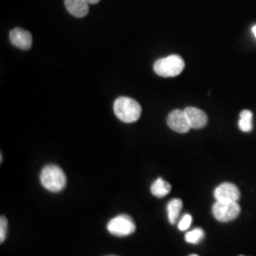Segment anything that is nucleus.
<instances>
[{"label": "nucleus", "mask_w": 256, "mask_h": 256, "mask_svg": "<svg viewBox=\"0 0 256 256\" xmlns=\"http://www.w3.org/2000/svg\"><path fill=\"white\" fill-rule=\"evenodd\" d=\"M241 208L238 202H216L212 206V214L220 222H229L238 218Z\"/></svg>", "instance_id": "4"}, {"label": "nucleus", "mask_w": 256, "mask_h": 256, "mask_svg": "<svg viewBox=\"0 0 256 256\" xmlns=\"http://www.w3.org/2000/svg\"><path fill=\"white\" fill-rule=\"evenodd\" d=\"M252 32H254V36H256V25L252 27Z\"/></svg>", "instance_id": "18"}, {"label": "nucleus", "mask_w": 256, "mask_h": 256, "mask_svg": "<svg viewBox=\"0 0 256 256\" xmlns=\"http://www.w3.org/2000/svg\"><path fill=\"white\" fill-rule=\"evenodd\" d=\"M88 4H97L98 2H100V0H86Z\"/></svg>", "instance_id": "17"}, {"label": "nucleus", "mask_w": 256, "mask_h": 256, "mask_svg": "<svg viewBox=\"0 0 256 256\" xmlns=\"http://www.w3.org/2000/svg\"><path fill=\"white\" fill-rule=\"evenodd\" d=\"M171 190L172 186L170 185V183L165 182L164 180L160 178L155 180V182L151 186V192L156 198H164L171 192Z\"/></svg>", "instance_id": "11"}, {"label": "nucleus", "mask_w": 256, "mask_h": 256, "mask_svg": "<svg viewBox=\"0 0 256 256\" xmlns=\"http://www.w3.org/2000/svg\"><path fill=\"white\" fill-rule=\"evenodd\" d=\"M240 196L241 194L238 186L232 183H222L214 190L216 202H238L240 200Z\"/></svg>", "instance_id": "7"}, {"label": "nucleus", "mask_w": 256, "mask_h": 256, "mask_svg": "<svg viewBox=\"0 0 256 256\" xmlns=\"http://www.w3.org/2000/svg\"></svg>", "instance_id": "20"}, {"label": "nucleus", "mask_w": 256, "mask_h": 256, "mask_svg": "<svg viewBox=\"0 0 256 256\" xmlns=\"http://www.w3.org/2000/svg\"></svg>", "instance_id": "21"}, {"label": "nucleus", "mask_w": 256, "mask_h": 256, "mask_svg": "<svg viewBox=\"0 0 256 256\" xmlns=\"http://www.w3.org/2000/svg\"><path fill=\"white\" fill-rule=\"evenodd\" d=\"M252 112L250 110H243L240 113V120L238 122V126L243 132H250L252 130Z\"/></svg>", "instance_id": "13"}, {"label": "nucleus", "mask_w": 256, "mask_h": 256, "mask_svg": "<svg viewBox=\"0 0 256 256\" xmlns=\"http://www.w3.org/2000/svg\"><path fill=\"white\" fill-rule=\"evenodd\" d=\"M192 223V216L190 214H185L178 223V229L180 230H186L189 229Z\"/></svg>", "instance_id": "16"}, {"label": "nucleus", "mask_w": 256, "mask_h": 256, "mask_svg": "<svg viewBox=\"0 0 256 256\" xmlns=\"http://www.w3.org/2000/svg\"><path fill=\"white\" fill-rule=\"evenodd\" d=\"M115 115L124 122H134L142 115V106L137 101L128 98L120 97L114 102Z\"/></svg>", "instance_id": "2"}, {"label": "nucleus", "mask_w": 256, "mask_h": 256, "mask_svg": "<svg viewBox=\"0 0 256 256\" xmlns=\"http://www.w3.org/2000/svg\"><path fill=\"white\" fill-rule=\"evenodd\" d=\"M182 200L178 198L172 200L168 203L167 212H168V218L171 224H174L178 218L180 210L182 209Z\"/></svg>", "instance_id": "12"}, {"label": "nucleus", "mask_w": 256, "mask_h": 256, "mask_svg": "<svg viewBox=\"0 0 256 256\" xmlns=\"http://www.w3.org/2000/svg\"><path fill=\"white\" fill-rule=\"evenodd\" d=\"M185 62L178 55H170L158 59L154 64L156 74L162 77H174L182 72Z\"/></svg>", "instance_id": "3"}, {"label": "nucleus", "mask_w": 256, "mask_h": 256, "mask_svg": "<svg viewBox=\"0 0 256 256\" xmlns=\"http://www.w3.org/2000/svg\"><path fill=\"white\" fill-rule=\"evenodd\" d=\"M198 256V254H191V256Z\"/></svg>", "instance_id": "19"}, {"label": "nucleus", "mask_w": 256, "mask_h": 256, "mask_svg": "<svg viewBox=\"0 0 256 256\" xmlns=\"http://www.w3.org/2000/svg\"><path fill=\"white\" fill-rule=\"evenodd\" d=\"M10 40L14 46L21 50H30L32 45V37L30 32L16 28L10 32Z\"/></svg>", "instance_id": "8"}, {"label": "nucleus", "mask_w": 256, "mask_h": 256, "mask_svg": "<svg viewBox=\"0 0 256 256\" xmlns=\"http://www.w3.org/2000/svg\"><path fill=\"white\" fill-rule=\"evenodd\" d=\"M204 238V232L200 228H196V229L192 230L191 232H187L185 236V240L188 243L191 244H198V242H200Z\"/></svg>", "instance_id": "14"}, {"label": "nucleus", "mask_w": 256, "mask_h": 256, "mask_svg": "<svg viewBox=\"0 0 256 256\" xmlns=\"http://www.w3.org/2000/svg\"><path fill=\"white\" fill-rule=\"evenodd\" d=\"M7 229H8V221L5 216H2L0 220V243H3L5 241Z\"/></svg>", "instance_id": "15"}, {"label": "nucleus", "mask_w": 256, "mask_h": 256, "mask_svg": "<svg viewBox=\"0 0 256 256\" xmlns=\"http://www.w3.org/2000/svg\"><path fill=\"white\" fill-rule=\"evenodd\" d=\"M108 230L111 234L117 236H126L135 232L136 226L129 216L120 214L110 220L108 225Z\"/></svg>", "instance_id": "5"}, {"label": "nucleus", "mask_w": 256, "mask_h": 256, "mask_svg": "<svg viewBox=\"0 0 256 256\" xmlns=\"http://www.w3.org/2000/svg\"><path fill=\"white\" fill-rule=\"evenodd\" d=\"M41 184L46 190L52 192L62 191L66 184L64 171L57 165H46L40 174Z\"/></svg>", "instance_id": "1"}, {"label": "nucleus", "mask_w": 256, "mask_h": 256, "mask_svg": "<svg viewBox=\"0 0 256 256\" xmlns=\"http://www.w3.org/2000/svg\"><path fill=\"white\" fill-rule=\"evenodd\" d=\"M66 8L75 18H84L88 14L90 7L86 0H64Z\"/></svg>", "instance_id": "10"}, {"label": "nucleus", "mask_w": 256, "mask_h": 256, "mask_svg": "<svg viewBox=\"0 0 256 256\" xmlns=\"http://www.w3.org/2000/svg\"><path fill=\"white\" fill-rule=\"evenodd\" d=\"M168 126L178 133H187L191 126L184 110H173L167 117Z\"/></svg>", "instance_id": "6"}, {"label": "nucleus", "mask_w": 256, "mask_h": 256, "mask_svg": "<svg viewBox=\"0 0 256 256\" xmlns=\"http://www.w3.org/2000/svg\"><path fill=\"white\" fill-rule=\"evenodd\" d=\"M186 116L189 120L191 128L200 129L204 128L208 122V117L206 113L196 108H187L184 110Z\"/></svg>", "instance_id": "9"}]
</instances>
